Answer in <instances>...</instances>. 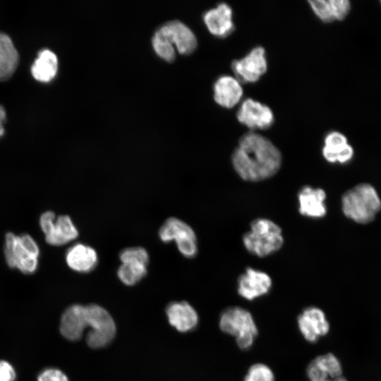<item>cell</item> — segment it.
Returning <instances> with one entry per match:
<instances>
[{
  "instance_id": "cell-1",
  "label": "cell",
  "mask_w": 381,
  "mask_h": 381,
  "mask_svg": "<svg viewBox=\"0 0 381 381\" xmlns=\"http://www.w3.org/2000/svg\"><path fill=\"white\" fill-rule=\"evenodd\" d=\"M233 168L243 180L258 182L274 176L280 169V150L266 137L255 132L244 134L231 155Z\"/></svg>"
},
{
  "instance_id": "cell-2",
  "label": "cell",
  "mask_w": 381,
  "mask_h": 381,
  "mask_svg": "<svg viewBox=\"0 0 381 381\" xmlns=\"http://www.w3.org/2000/svg\"><path fill=\"white\" fill-rule=\"evenodd\" d=\"M242 240L247 251L259 258L276 253L284 244L280 226L266 218L253 219L249 231L243 234Z\"/></svg>"
},
{
  "instance_id": "cell-3",
  "label": "cell",
  "mask_w": 381,
  "mask_h": 381,
  "mask_svg": "<svg viewBox=\"0 0 381 381\" xmlns=\"http://www.w3.org/2000/svg\"><path fill=\"white\" fill-rule=\"evenodd\" d=\"M341 208L348 218L359 224H368L380 210L381 201L372 186L361 183L343 195Z\"/></svg>"
},
{
  "instance_id": "cell-4",
  "label": "cell",
  "mask_w": 381,
  "mask_h": 381,
  "mask_svg": "<svg viewBox=\"0 0 381 381\" xmlns=\"http://www.w3.org/2000/svg\"><path fill=\"white\" fill-rule=\"evenodd\" d=\"M4 250L6 262L11 268L18 269L27 274L34 273L37 269L40 248L29 234L16 236L8 232Z\"/></svg>"
},
{
  "instance_id": "cell-5",
  "label": "cell",
  "mask_w": 381,
  "mask_h": 381,
  "mask_svg": "<svg viewBox=\"0 0 381 381\" xmlns=\"http://www.w3.org/2000/svg\"><path fill=\"white\" fill-rule=\"evenodd\" d=\"M219 325L223 332L235 337L237 346L242 350L249 349L258 334L251 313L238 306L225 309L220 315Z\"/></svg>"
},
{
  "instance_id": "cell-6",
  "label": "cell",
  "mask_w": 381,
  "mask_h": 381,
  "mask_svg": "<svg viewBox=\"0 0 381 381\" xmlns=\"http://www.w3.org/2000/svg\"><path fill=\"white\" fill-rule=\"evenodd\" d=\"M86 326L89 330L86 342L92 349L105 346L114 339L116 325L109 313L101 306H85Z\"/></svg>"
},
{
  "instance_id": "cell-7",
  "label": "cell",
  "mask_w": 381,
  "mask_h": 381,
  "mask_svg": "<svg viewBox=\"0 0 381 381\" xmlns=\"http://www.w3.org/2000/svg\"><path fill=\"white\" fill-rule=\"evenodd\" d=\"M162 242L175 241L179 253L186 258H193L198 254V240L193 228L175 217L167 219L158 231Z\"/></svg>"
},
{
  "instance_id": "cell-8",
  "label": "cell",
  "mask_w": 381,
  "mask_h": 381,
  "mask_svg": "<svg viewBox=\"0 0 381 381\" xmlns=\"http://www.w3.org/2000/svg\"><path fill=\"white\" fill-rule=\"evenodd\" d=\"M40 226L44 234L45 241L51 246H60L75 240L78 230L68 215L56 214L52 211L42 213Z\"/></svg>"
},
{
  "instance_id": "cell-9",
  "label": "cell",
  "mask_w": 381,
  "mask_h": 381,
  "mask_svg": "<svg viewBox=\"0 0 381 381\" xmlns=\"http://www.w3.org/2000/svg\"><path fill=\"white\" fill-rule=\"evenodd\" d=\"M231 67L240 83H255L267 69L265 49L261 46L254 47L243 58L234 60Z\"/></svg>"
},
{
  "instance_id": "cell-10",
  "label": "cell",
  "mask_w": 381,
  "mask_h": 381,
  "mask_svg": "<svg viewBox=\"0 0 381 381\" xmlns=\"http://www.w3.org/2000/svg\"><path fill=\"white\" fill-rule=\"evenodd\" d=\"M155 37L175 45L181 54H189L197 47V38L194 32L183 23L172 20L161 26L155 33Z\"/></svg>"
},
{
  "instance_id": "cell-11",
  "label": "cell",
  "mask_w": 381,
  "mask_h": 381,
  "mask_svg": "<svg viewBox=\"0 0 381 381\" xmlns=\"http://www.w3.org/2000/svg\"><path fill=\"white\" fill-rule=\"evenodd\" d=\"M238 121L251 130H265L274 123L272 109L266 104L251 98L241 103L237 114Z\"/></svg>"
},
{
  "instance_id": "cell-12",
  "label": "cell",
  "mask_w": 381,
  "mask_h": 381,
  "mask_svg": "<svg viewBox=\"0 0 381 381\" xmlns=\"http://www.w3.org/2000/svg\"><path fill=\"white\" fill-rule=\"evenodd\" d=\"M299 331L310 343H315L329 331V324L323 310L315 306L306 308L297 318Z\"/></svg>"
},
{
  "instance_id": "cell-13",
  "label": "cell",
  "mask_w": 381,
  "mask_h": 381,
  "mask_svg": "<svg viewBox=\"0 0 381 381\" xmlns=\"http://www.w3.org/2000/svg\"><path fill=\"white\" fill-rule=\"evenodd\" d=\"M272 285V279L266 272L247 267L238 278L237 291L242 298L253 301L268 294Z\"/></svg>"
},
{
  "instance_id": "cell-14",
  "label": "cell",
  "mask_w": 381,
  "mask_h": 381,
  "mask_svg": "<svg viewBox=\"0 0 381 381\" xmlns=\"http://www.w3.org/2000/svg\"><path fill=\"white\" fill-rule=\"evenodd\" d=\"M306 373L310 381H347L342 375L339 360L330 353L318 356L311 361Z\"/></svg>"
},
{
  "instance_id": "cell-15",
  "label": "cell",
  "mask_w": 381,
  "mask_h": 381,
  "mask_svg": "<svg viewBox=\"0 0 381 381\" xmlns=\"http://www.w3.org/2000/svg\"><path fill=\"white\" fill-rule=\"evenodd\" d=\"M298 212L305 217L320 219L326 215V193L320 188L303 186L298 193Z\"/></svg>"
},
{
  "instance_id": "cell-16",
  "label": "cell",
  "mask_w": 381,
  "mask_h": 381,
  "mask_svg": "<svg viewBox=\"0 0 381 381\" xmlns=\"http://www.w3.org/2000/svg\"><path fill=\"white\" fill-rule=\"evenodd\" d=\"M203 20L209 32L217 37H226L234 30L233 11L226 3H220L206 11Z\"/></svg>"
},
{
  "instance_id": "cell-17",
  "label": "cell",
  "mask_w": 381,
  "mask_h": 381,
  "mask_svg": "<svg viewBox=\"0 0 381 381\" xmlns=\"http://www.w3.org/2000/svg\"><path fill=\"white\" fill-rule=\"evenodd\" d=\"M65 260L72 270L78 273H87L95 269L99 258L96 250L92 246L76 243L67 249Z\"/></svg>"
},
{
  "instance_id": "cell-18",
  "label": "cell",
  "mask_w": 381,
  "mask_h": 381,
  "mask_svg": "<svg viewBox=\"0 0 381 381\" xmlns=\"http://www.w3.org/2000/svg\"><path fill=\"white\" fill-rule=\"evenodd\" d=\"M322 153L329 163L345 164L352 159L353 149L344 134L334 131L325 135Z\"/></svg>"
},
{
  "instance_id": "cell-19",
  "label": "cell",
  "mask_w": 381,
  "mask_h": 381,
  "mask_svg": "<svg viewBox=\"0 0 381 381\" xmlns=\"http://www.w3.org/2000/svg\"><path fill=\"white\" fill-rule=\"evenodd\" d=\"M243 94L241 83L231 75H222L214 84V99L222 107L233 108L240 102Z\"/></svg>"
},
{
  "instance_id": "cell-20",
  "label": "cell",
  "mask_w": 381,
  "mask_h": 381,
  "mask_svg": "<svg viewBox=\"0 0 381 381\" xmlns=\"http://www.w3.org/2000/svg\"><path fill=\"white\" fill-rule=\"evenodd\" d=\"M59 329L63 337L68 340L81 339L86 329L85 306L75 304L68 307L61 316Z\"/></svg>"
},
{
  "instance_id": "cell-21",
  "label": "cell",
  "mask_w": 381,
  "mask_h": 381,
  "mask_svg": "<svg viewBox=\"0 0 381 381\" xmlns=\"http://www.w3.org/2000/svg\"><path fill=\"white\" fill-rule=\"evenodd\" d=\"M169 324L180 332L194 329L198 322V315L194 308L186 301L174 302L166 309Z\"/></svg>"
},
{
  "instance_id": "cell-22",
  "label": "cell",
  "mask_w": 381,
  "mask_h": 381,
  "mask_svg": "<svg viewBox=\"0 0 381 381\" xmlns=\"http://www.w3.org/2000/svg\"><path fill=\"white\" fill-rule=\"evenodd\" d=\"M308 3L316 16L324 23L344 20L351 9L349 0H310Z\"/></svg>"
},
{
  "instance_id": "cell-23",
  "label": "cell",
  "mask_w": 381,
  "mask_h": 381,
  "mask_svg": "<svg viewBox=\"0 0 381 381\" xmlns=\"http://www.w3.org/2000/svg\"><path fill=\"white\" fill-rule=\"evenodd\" d=\"M59 69L56 54L49 49H42L37 53L30 67L33 78L42 83H50L55 78Z\"/></svg>"
},
{
  "instance_id": "cell-24",
  "label": "cell",
  "mask_w": 381,
  "mask_h": 381,
  "mask_svg": "<svg viewBox=\"0 0 381 381\" xmlns=\"http://www.w3.org/2000/svg\"><path fill=\"white\" fill-rule=\"evenodd\" d=\"M20 62L19 53L11 37L0 31V82L10 79Z\"/></svg>"
},
{
  "instance_id": "cell-25",
  "label": "cell",
  "mask_w": 381,
  "mask_h": 381,
  "mask_svg": "<svg viewBox=\"0 0 381 381\" xmlns=\"http://www.w3.org/2000/svg\"><path fill=\"white\" fill-rule=\"evenodd\" d=\"M119 279L126 286H133L147 274V265L140 262L121 263L117 270Z\"/></svg>"
},
{
  "instance_id": "cell-26",
  "label": "cell",
  "mask_w": 381,
  "mask_h": 381,
  "mask_svg": "<svg viewBox=\"0 0 381 381\" xmlns=\"http://www.w3.org/2000/svg\"><path fill=\"white\" fill-rule=\"evenodd\" d=\"M121 263L140 262L148 265L150 257L147 250L141 246L123 248L119 255Z\"/></svg>"
},
{
  "instance_id": "cell-27",
  "label": "cell",
  "mask_w": 381,
  "mask_h": 381,
  "mask_svg": "<svg viewBox=\"0 0 381 381\" xmlns=\"http://www.w3.org/2000/svg\"><path fill=\"white\" fill-rule=\"evenodd\" d=\"M243 381H274V375L268 365L257 363L248 368Z\"/></svg>"
},
{
  "instance_id": "cell-28",
  "label": "cell",
  "mask_w": 381,
  "mask_h": 381,
  "mask_svg": "<svg viewBox=\"0 0 381 381\" xmlns=\"http://www.w3.org/2000/svg\"><path fill=\"white\" fill-rule=\"evenodd\" d=\"M37 381H68V378L57 368H47L40 373Z\"/></svg>"
},
{
  "instance_id": "cell-29",
  "label": "cell",
  "mask_w": 381,
  "mask_h": 381,
  "mask_svg": "<svg viewBox=\"0 0 381 381\" xmlns=\"http://www.w3.org/2000/svg\"><path fill=\"white\" fill-rule=\"evenodd\" d=\"M16 377L12 365L6 361H0V381H14Z\"/></svg>"
},
{
  "instance_id": "cell-30",
  "label": "cell",
  "mask_w": 381,
  "mask_h": 381,
  "mask_svg": "<svg viewBox=\"0 0 381 381\" xmlns=\"http://www.w3.org/2000/svg\"><path fill=\"white\" fill-rule=\"evenodd\" d=\"M6 121V111L4 107L0 104V138L5 133L4 124Z\"/></svg>"
}]
</instances>
